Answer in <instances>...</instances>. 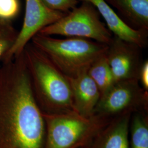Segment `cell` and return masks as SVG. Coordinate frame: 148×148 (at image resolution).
I'll return each mask as SVG.
<instances>
[{"instance_id": "1", "label": "cell", "mask_w": 148, "mask_h": 148, "mask_svg": "<svg viewBox=\"0 0 148 148\" xmlns=\"http://www.w3.org/2000/svg\"><path fill=\"white\" fill-rule=\"evenodd\" d=\"M45 119L23 52L0 64V148H44Z\"/></svg>"}, {"instance_id": "2", "label": "cell", "mask_w": 148, "mask_h": 148, "mask_svg": "<svg viewBox=\"0 0 148 148\" xmlns=\"http://www.w3.org/2000/svg\"><path fill=\"white\" fill-rule=\"evenodd\" d=\"M23 54L40 109L48 114L76 111L68 77L31 42L25 46Z\"/></svg>"}, {"instance_id": "3", "label": "cell", "mask_w": 148, "mask_h": 148, "mask_svg": "<svg viewBox=\"0 0 148 148\" xmlns=\"http://www.w3.org/2000/svg\"><path fill=\"white\" fill-rule=\"evenodd\" d=\"M30 42L69 77L87 71L92 64L106 53L108 47L107 45L87 38H60L40 33Z\"/></svg>"}, {"instance_id": "4", "label": "cell", "mask_w": 148, "mask_h": 148, "mask_svg": "<svg viewBox=\"0 0 148 148\" xmlns=\"http://www.w3.org/2000/svg\"><path fill=\"white\" fill-rule=\"evenodd\" d=\"M43 115L47 125L44 148H85L111 121L95 115L82 116L76 111Z\"/></svg>"}, {"instance_id": "5", "label": "cell", "mask_w": 148, "mask_h": 148, "mask_svg": "<svg viewBox=\"0 0 148 148\" xmlns=\"http://www.w3.org/2000/svg\"><path fill=\"white\" fill-rule=\"evenodd\" d=\"M39 33L51 36L87 38L107 45L113 36L106 24L101 21L97 9L86 2H82L81 5L75 7Z\"/></svg>"}, {"instance_id": "6", "label": "cell", "mask_w": 148, "mask_h": 148, "mask_svg": "<svg viewBox=\"0 0 148 148\" xmlns=\"http://www.w3.org/2000/svg\"><path fill=\"white\" fill-rule=\"evenodd\" d=\"M148 91L143 89L139 80L131 79L115 83L101 95L95 115L109 118L148 109Z\"/></svg>"}, {"instance_id": "7", "label": "cell", "mask_w": 148, "mask_h": 148, "mask_svg": "<svg viewBox=\"0 0 148 148\" xmlns=\"http://www.w3.org/2000/svg\"><path fill=\"white\" fill-rule=\"evenodd\" d=\"M25 1V14L21 29L18 32L14 45L2 61L8 60L20 54L32 37L66 13L49 8L42 0Z\"/></svg>"}, {"instance_id": "8", "label": "cell", "mask_w": 148, "mask_h": 148, "mask_svg": "<svg viewBox=\"0 0 148 148\" xmlns=\"http://www.w3.org/2000/svg\"><path fill=\"white\" fill-rule=\"evenodd\" d=\"M106 57L114 82L138 79L143 65L142 48L113 35Z\"/></svg>"}, {"instance_id": "9", "label": "cell", "mask_w": 148, "mask_h": 148, "mask_svg": "<svg viewBox=\"0 0 148 148\" xmlns=\"http://www.w3.org/2000/svg\"><path fill=\"white\" fill-rule=\"evenodd\" d=\"M79 1L90 3L95 7L104 20L106 26L113 35L134 43L142 48L147 46L148 31L136 30L130 27L105 0Z\"/></svg>"}, {"instance_id": "10", "label": "cell", "mask_w": 148, "mask_h": 148, "mask_svg": "<svg viewBox=\"0 0 148 148\" xmlns=\"http://www.w3.org/2000/svg\"><path fill=\"white\" fill-rule=\"evenodd\" d=\"M75 110L82 116L95 115V107L101 98V92L87 71L69 77Z\"/></svg>"}, {"instance_id": "11", "label": "cell", "mask_w": 148, "mask_h": 148, "mask_svg": "<svg viewBox=\"0 0 148 148\" xmlns=\"http://www.w3.org/2000/svg\"><path fill=\"white\" fill-rule=\"evenodd\" d=\"M132 114L126 113L111 120L85 148H130L128 135Z\"/></svg>"}, {"instance_id": "12", "label": "cell", "mask_w": 148, "mask_h": 148, "mask_svg": "<svg viewBox=\"0 0 148 148\" xmlns=\"http://www.w3.org/2000/svg\"><path fill=\"white\" fill-rule=\"evenodd\" d=\"M130 27L148 31V0H105Z\"/></svg>"}, {"instance_id": "13", "label": "cell", "mask_w": 148, "mask_h": 148, "mask_svg": "<svg viewBox=\"0 0 148 148\" xmlns=\"http://www.w3.org/2000/svg\"><path fill=\"white\" fill-rule=\"evenodd\" d=\"M106 54L95 61L87 70L88 75L100 90L101 95L115 84Z\"/></svg>"}, {"instance_id": "14", "label": "cell", "mask_w": 148, "mask_h": 148, "mask_svg": "<svg viewBox=\"0 0 148 148\" xmlns=\"http://www.w3.org/2000/svg\"><path fill=\"white\" fill-rule=\"evenodd\" d=\"M131 123L130 148H148V120L143 111L136 112Z\"/></svg>"}, {"instance_id": "15", "label": "cell", "mask_w": 148, "mask_h": 148, "mask_svg": "<svg viewBox=\"0 0 148 148\" xmlns=\"http://www.w3.org/2000/svg\"><path fill=\"white\" fill-rule=\"evenodd\" d=\"M18 32L11 21H0V62L14 45Z\"/></svg>"}, {"instance_id": "16", "label": "cell", "mask_w": 148, "mask_h": 148, "mask_svg": "<svg viewBox=\"0 0 148 148\" xmlns=\"http://www.w3.org/2000/svg\"><path fill=\"white\" fill-rule=\"evenodd\" d=\"M19 0H0V21H11L20 12Z\"/></svg>"}, {"instance_id": "17", "label": "cell", "mask_w": 148, "mask_h": 148, "mask_svg": "<svg viewBox=\"0 0 148 148\" xmlns=\"http://www.w3.org/2000/svg\"><path fill=\"white\" fill-rule=\"evenodd\" d=\"M44 4L54 11L68 13L76 7L79 0H42Z\"/></svg>"}, {"instance_id": "18", "label": "cell", "mask_w": 148, "mask_h": 148, "mask_svg": "<svg viewBox=\"0 0 148 148\" xmlns=\"http://www.w3.org/2000/svg\"><path fill=\"white\" fill-rule=\"evenodd\" d=\"M139 82L144 90L148 91V61L143 62L139 75Z\"/></svg>"}]
</instances>
